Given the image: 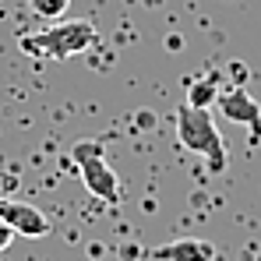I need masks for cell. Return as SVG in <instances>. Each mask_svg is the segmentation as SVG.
Wrapping results in <instances>:
<instances>
[{
  "instance_id": "obj_1",
  "label": "cell",
  "mask_w": 261,
  "mask_h": 261,
  "mask_svg": "<svg viewBox=\"0 0 261 261\" xmlns=\"http://www.w3.org/2000/svg\"><path fill=\"white\" fill-rule=\"evenodd\" d=\"M95 39H99L95 25L85 18H74V21L49 25L43 32H25L18 39V49L36 60H67L74 53H85L88 46H95Z\"/></svg>"
},
{
  "instance_id": "obj_2",
  "label": "cell",
  "mask_w": 261,
  "mask_h": 261,
  "mask_svg": "<svg viewBox=\"0 0 261 261\" xmlns=\"http://www.w3.org/2000/svg\"><path fill=\"white\" fill-rule=\"evenodd\" d=\"M176 141L187 152L201 155L212 173H222L226 170V141H222V134H219V127H216V120H212L208 110H198V106H187L184 102L176 110Z\"/></svg>"
},
{
  "instance_id": "obj_3",
  "label": "cell",
  "mask_w": 261,
  "mask_h": 261,
  "mask_svg": "<svg viewBox=\"0 0 261 261\" xmlns=\"http://www.w3.org/2000/svg\"><path fill=\"white\" fill-rule=\"evenodd\" d=\"M216 106H219V113H222L229 124L247 127L251 141H261V106H258V99H254L247 88H240V85L222 88L219 99H216Z\"/></svg>"
},
{
  "instance_id": "obj_4",
  "label": "cell",
  "mask_w": 261,
  "mask_h": 261,
  "mask_svg": "<svg viewBox=\"0 0 261 261\" xmlns=\"http://www.w3.org/2000/svg\"><path fill=\"white\" fill-rule=\"evenodd\" d=\"M0 222L14 229V237H25V240H43L49 237V219L29 205V201H18V198H4L0 194Z\"/></svg>"
},
{
  "instance_id": "obj_5",
  "label": "cell",
  "mask_w": 261,
  "mask_h": 261,
  "mask_svg": "<svg viewBox=\"0 0 261 261\" xmlns=\"http://www.w3.org/2000/svg\"><path fill=\"white\" fill-rule=\"evenodd\" d=\"M78 173H82V184H85V191L92 198H99V201H106V205H117V201H120V176L113 173V166L106 163V155L82 163Z\"/></svg>"
},
{
  "instance_id": "obj_6",
  "label": "cell",
  "mask_w": 261,
  "mask_h": 261,
  "mask_svg": "<svg viewBox=\"0 0 261 261\" xmlns=\"http://www.w3.org/2000/svg\"><path fill=\"white\" fill-rule=\"evenodd\" d=\"M152 261H216V244L208 240H173V244H163L152 251Z\"/></svg>"
},
{
  "instance_id": "obj_7",
  "label": "cell",
  "mask_w": 261,
  "mask_h": 261,
  "mask_svg": "<svg viewBox=\"0 0 261 261\" xmlns=\"http://www.w3.org/2000/svg\"><path fill=\"white\" fill-rule=\"evenodd\" d=\"M219 74L212 71L208 78H198V82H191V88H187V106H198V110H208L212 102L219 99Z\"/></svg>"
},
{
  "instance_id": "obj_8",
  "label": "cell",
  "mask_w": 261,
  "mask_h": 261,
  "mask_svg": "<svg viewBox=\"0 0 261 261\" xmlns=\"http://www.w3.org/2000/svg\"><path fill=\"white\" fill-rule=\"evenodd\" d=\"M102 155H106L102 141L82 138V141H74V145H71V159H74V166H82V163H88V159H102Z\"/></svg>"
},
{
  "instance_id": "obj_9",
  "label": "cell",
  "mask_w": 261,
  "mask_h": 261,
  "mask_svg": "<svg viewBox=\"0 0 261 261\" xmlns=\"http://www.w3.org/2000/svg\"><path fill=\"white\" fill-rule=\"evenodd\" d=\"M67 7H71V0H29V11L39 14V18H49V21L64 18Z\"/></svg>"
},
{
  "instance_id": "obj_10",
  "label": "cell",
  "mask_w": 261,
  "mask_h": 261,
  "mask_svg": "<svg viewBox=\"0 0 261 261\" xmlns=\"http://www.w3.org/2000/svg\"><path fill=\"white\" fill-rule=\"evenodd\" d=\"M11 240H14V229H11V226H4V222H0V251H4V247H7V244H11Z\"/></svg>"
}]
</instances>
